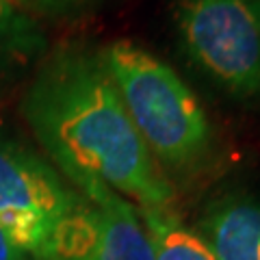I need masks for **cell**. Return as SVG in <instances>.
I'll return each instance as SVG.
<instances>
[{
    "instance_id": "3957f363",
    "label": "cell",
    "mask_w": 260,
    "mask_h": 260,
    "mask_svg": "<svg viewBox=\"0 0 260 260\" xmlns=\"http://www.w3.org/2000/svg\"><path fill=\"white\" fill-rule=\"evenodd\" d=\"M83 202L74 186L0 130V228L24 256L50 260L63 223Z\"/></svg>"
},
{
    "instance_id": "ba28073f",
    "label": "cell",
    "mask_w": 260,
    "mask_h": 260,
    "mask_svg": "<svg viewBox=\"0 0 260 260\" xmlns=\"http://www.w3.org/2000/svg\"><path fill=\"white\" fill-rule=\"evenodd\" d=\"M154 260H215L204 239L189 230L169 206L139 208Z\"/></svg>"
},
{
    "instance_id": "6da1fadb",
    "label": "cell",
    "mask_w": 260,
    "mask_h": 260,
    "mask_svg": "<svg viewBox=\"0 0 260 260\" xmlns=\"http://www.w3.org/2000/svg\"><path fill=\"white\" fill-rule=\"evenodd\" d=\"M20 109L68 180L95 178L139 208L172 204V184L135 130L98 54L68 48L50 56Z\"/></svg>"
},
{
    "instance_id": "277c9868",
    "label": "cell",
    "mask_w": 260,
    "mask_h": 260,
    "mask_svg": "<svg viewBox=\"0 0 260 260\" xmlns=\"http://www.w3.org/2000/svg\"><path fill=\"white\" fill-rule=\"evenodd\" d=\"M178 30L191 61L225 91L260 95V0H182Z\"/></svg>"
},
{
    "instance_id": "52a82bcc",
    "label": "cell",
    "mask_w": 260,
    "mask_h": 260,
    "mask_svg": "<svg viewBox=\"0 0 260 260\" xmlns=\"http://www.w3.org/2000/svg\"><path fill=\"white\" fill-rule=\"evenodd\" d=\"M46 48V35L35 18L11 0H0V91L26 74Z\"/></svg>"
},
{
    "instance_id": "7a4b0ae2",
    "label": "cell",
    "mask_w": 260,
    "mask_h": 260,
    "mask_svg": "<svg viewBox=\"0 0 260 260\" xmlns=\"http://www.w3.org/2000/svg\"><path fill=\"white\" fill-rule=\"evenodd\" d=\"M98 56L154 160L184 172L208 156L213 148L208 115L172 65L128 39L109 44Z\"/></svg>"
},
{
    "instance_id": "30bf717a",
    "label": "cell",
    "mask_w": 260,
    "mask_h": 260,
    "mask_svg": "<svg viewBox=\"0 0 260 260\" xmlns=\"http://www.w3.org/2000/svg\"><path fill=\"white\" fill-rule=\"evenodd\" d=\"M0 260H24V254L9 241L3 228H0Z\"/></svg>"
},
{
    "instance_id": "9c48e42d",
    "label": "cell",
    "mask_w": 260,
    "mask_h": 260,
    "mask_svg": "<svg viewBox=\"0 0 260 260\" xmlns=\"http://www.w3.org/2000/svg\"><path fill=\"white\" fill-rule=\"evenodd\" d=\"M28 15H46V18H63L72 15L83 7L87 0H11Z\"/></svg>"
},
{
    "instance_id": "8992f818",
    "label": "cell",
    "mask_w": 260,
    "mask_h": 260,
    "mask_svg": "<svg viewBox=\"0 0 260 260\" xmlns=\"http://www.w3.org/2000/svg\"><path fill=\"white\" fill-rule=\"evenodd\" d=\"M204 243L215 260H260V204L228 200L204 221Z\"/></svg>"
},
{
    "instance_id": "5b68a950",
    "label": "cell",
    "mask_w": 260,
    "mask_h": 260,
    "mask_svg": "<svg viewBox=\"0 0 260 260\" xmlns=\"http://www.w3.org/2000/svg\"><path fill=\"white\" fill-rule=\"evenodd\" d=\"M83 202L63 223L50 260H154L139 208L95 178H72Z\"/></svg>"
}]
</instances>
